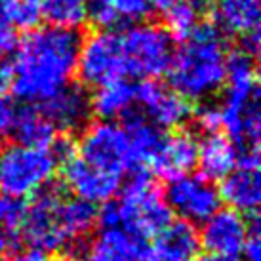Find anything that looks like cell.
Listing matches in <instances>:
<instances>
[{"label":"cell","mask_w":261,"mask_h":261,"mask_svg":"<svg viewBox=\"0 0 261 261\" xmlns=\"http://www.w3.org/2000/svg\"><path fill=\"white\" fill-rule=\"evenodd\" d=\"M80 35L76 31L37 27L15 48L12 90L17 99L38 107L48 97L71 84L76 74Z\"/></svg>","instance_id":"cell-1"},{"label":"cell","mask_w":261,"mask_h":261,"mask_svg":"<svg viewBox=\"0 0 261 261\" xmlns=\"http://www.w3.org/2000/svg\"><path fill=\"white\" fill-rule=\"evenodd\" d=\"M255 56L244 50L227 54L225 95L219 103L221 128L239 149V159L259 156V90Z\"/></svg>","instance_id":"cell-2"},{"label":"cell","mask_w":261,"mask_h":261,"mask_svg":"<svg viewBox=\"0 0 261 261\" xmlns=\"http://www.w3.org/2000/svg\"><path fill=\"white\" fill-rule=\"evenodd\" d=\"M227 44L216 23H198L195 33L174 51L168 69L172 90L187 101H204L225 82Z\"/></svg>","instance_id":"cell-3"},{"label":"cell","mask_w":261,"mask_h":261,"mask_svg":"<svg viewBox=\"0 0 261 261\" xmlns=\"http://www.w3.org/2000/svg\"><path fill=\"white\" fill-rule=\"evenodd\" d=\"M170 221L172 212L162 191L143 170L134 172L130 181L118 191V198L103 204L97 212V223L101 227H118L145 242Z\"/></svg>","instance_id":"cell-4"},{"label":"cell","mask_w":261,"mask_h":261,"mask_svg":"<svg viewBox=\"0 0 261 261\" xmlns=\"http://www.w3.org/2000/svg\"><path fill=\"white\" fill-rule=\"evenodd\" d=\"M21 239L27 240L29 248L48 252H65L82 246L67 218V195L59 187L48 185L37 195L31 196L27 206H23Z\"/></svg>","instance_id":"cell-5"},{"label":"cell","mask_w":261,"mask_h":261,"mask_svg":"<svg viewBox=\"0 0 261 261\" xmlns=\"http://www.w3.org/2000/svg\"><path fill=\"white\" fill-rule=\"evenodd\" d=\"M58 160L50 149L12 143L0 149V193L21 200L51 185Z\"/></svg>","instance_id":"cell-6"},{"label":"cell","mask_w":261,"mask_h":261,"mask_svg":"<svg viewBox=\"0 0 261 261\" xmlns=\"http://www.w3.org/2000/svg\"><path fill=\"white\" fill-rule=\"evenodd\" d=\"M126 74L154 80L168 73L174 59V38L156 23H136L120 35Z\"/></svg>","instance_id":"cell-7"},{"label":"cell","mask_w":261,"mask_h":261,"mask_svg":"<svg viewBox=\"0 0 261 261\" xmlns=\"http://www.w3.org/2000/svg\"><path fill=\"white\" fill-rule=\"evenodd\" d=\"M76 154L88 164L103 172L122 177L126 172H134L130 143L122 124L115 120H99L90 124L82 132Z\"/></svg>","instance_id":"cell-8"},{"label":"cell","mask_w":261,"mask_h":261,"mask_svg":"<svg viewBox=\"0 0 261 261\" xmlns=\"http://www.w3.org/2000/svg\"><path fill=\"white\" fill-rule=\"evenodd\" d=\"M76 74L86 86L92 88L122 80L126 63L120 35L115 31H95L80 40Z\"/></svg>","instance_id":"cell-9"},{"label":"cell","mask_w":261,"mask_h":261,"mask_svg":"<svg viewBox=\"0 0 261 261\" xmlns=\"http://www.w3.org/2000/svg\"><path fill=\"white\" fill-rule=\"evenodd\" d=\"M168 208L187 223H204L221 208L218 187L198 174H187L168 181L164 193Z\"/></svg>","instance_id":"cell-10"},{"label":"cell","mask_w":261,"mask_h":261,"mask_svg":"<svg viewBox=\"0 0 261 261\" xmlns=\"http://www.w3.org/2000/svg\"><path fill=\"white\" fill-rule=\"evenodd\" d=\"M136 105L139 113L159 130L179 128L191 116L187 99L156 80H143L136 86Z\"/></svg>","instance_id":"cell-11"},{"label":"cell","mask_w":261,"mask_h":261,"mask_svg":"<svg viewBox=\"0 0 261 261\" xmlns=\"http://www.w3.org/2000/svg\"><path fill=\"white\" fill-rule=\"evenodd\" d=\"M250 234V221L231 208H219L198 231L200 246L214 257H239Z\"/></svg>","instance_id":"cell-12"},{"label":"cell","mask_w":261,"mask_h":261,"mask_svg":"<svg viewBox=\"0 0 261 261\" xmlns=\"http://www.w3.org/2000/svg\"><path fill=\"white\" fill-rule=\"evenodd\" d=\"M120 179L122 177L88 164L79 154H74L63 164V183L67 191L74 198L94 206L115 200L120 191Z\"/></svg>","instance_id":"cell-13"},{"label":"cell","mask_w":261,"mask_h":261,"mask_svg":"<svg viewBox=\"0 0 261 261\" xmlns=\"http://www.w3.org/2000/svg\"><path fill=\"white\" fill-rule=\"evenodd\" d=\"M198 159V139L191 132H174L162 136L149 166L168 181L193 172Z\"/></svg>","instance_id":"cell-14"},{"label":"cell","mask_w":261,"mask_h":261,"mask_svg":"<svg viewBox=\"0 0 261 261\" xmlns=\"http://www.w3.org/2000/svg\"><path fill=\"white\" fill-rule=\"evenodd\" d=\"M200 250L198 229L187 221H170L147 244L145 261H195Z\"/></svg>","instance_id":"cell-15"},{"label":"cell","mask_w":261,"mask_h":261,"mask_svg":"<svg viewBox=\"0 0 261 261\" xmlns=\"http://www.w3.org/2000/svg\"><path fill=\"white\" fill-rule=\"evenodd\" d=\"M38 109L42 111V115L50 120L56 130L63 132H76L84 128L92 115L90 97L82 86L74 84L61 88L44 103H40Z\"/></svg>","instance_id":"cell-16"},{"label":"cell","mask_w":261,"mask_h":261,"mask_svg":"<svg viewBox=\"0 0 261 261\" xmlns=\"http://www.w3.org/2000/svg\"><path fill=\"white\" fill-rule=\"evenodd\" d=\"M147 242L118 227H101L84 250V261H145Z\"/></svg>","instance_id":"cell-17"},{"label":"cell","mask_w":261,"mask_h":261,"mask_svg":"<svg viewBox=\"0 0 261 261\" xmlns=\"http://www.w3.org/2000/svg\"><path fill=\"white\" fill-rule=\"evenodd\" d=\"M219 198L227 202L231 210L239 214L255 216L261 202V177L259 166L239 164L229 175L221 179Z\"/></svg>","instance_id":"cell-18"},{"label":"cell","mask_w":261,"mask_h":261,"mask_svg":"<svg viewBox=\"0 0 261 261\" xmlns=\"http://www.w3.org/2000/svg\"><path fill=\"white\" fill-rule=\"evenodd\" d=\"M239 164V149L231 139L223 134H206L202 141H198V159L196 166L200 168V175L218 181L229 175Z\"/></svg>","instance_id":"cell-19"},{"label":"cell","mask_w":261,"mask_h":261,"mask_svg":"<svg viewBox=\"0 0 261 261\" xmlns=\"http://www.w3.org/2000/svg\"><path fill=\"white\" fill-rule=\"evenodd\" d=\"M259 17L261 0H219L216 6V25L240 40L259 35Z\"/></svg>","instance_id":"cell-20"},{"label":"cell","mask_w":261,"mask_h":261,"mask_svg":"<svg viewBox=\"0 0 261 261\" xmlns=\"http://www.w3.org/2000/svg\"><path fill=\"white\" fill-rule=\"evenodd\" d=\"M90 107L103 120L124 118L136 107V86L122 79L95 88L90 97Z\"/></svg>","instance_id":"cell-21"},{"label":"cell","mask_w":261,"mask_h":261,"mask_svg":"<svg viewBox=\"0 0 261 261\" xmlns=\"http://www.w3.org/2000/svg\"><path fill=\"white\" fill-rule=\"evenodd\" d=\"M12 136L17 139L19 145L35 147V149H50L58 138V130L42 115L38 107L27 105L15 111Z\"/></svg>","instance_id":"cell-22"},{"label":"cell","mask_w":261,"mask_h":261,"mask_svg":"<svg viewBox=\"0 0 261 261\" xmlns=\"http://www.w3.org/2000/svg\"><path fill=\"white\" fill-rule=\"evenodd\" d=\"M124 130L130 143L132 160H134V172L141 170V166L149 164L152 154L162 139V132L152 126L139 111H132L130 115L124 116Z\"/></svg>","instance_id":"cell-23"},{"label":"cell","mask_w":261,"mask_h":261,"mask_svg":"<svg viewBox=\"0 0 261 261\" xmlns=\"http://www.w3.org/2000/svg\"><path fill=\"white\" fill-rule=\"evenodd\" d=\"M90 0H40L42 17L48 27L76 31L88 23Z\"/></svg>","instance_id":"cell-24"},{"label":"cell","mask_w":261,"mask_h":261,"mask_svg":"<svg viewBox=\"0 0 261 261\" xmlns=\"http://www.w3.org/2000/svg\"><path fill=\"white\" fill-rule=\"evenodd\" d=\"M154 10L162 14L172 38L187 40L198 27V10L183 0H154Z\"/></svg>","instance_id":"cell-25"},{"label":"cell","mask_w":261,"mask_h":261,"mask_svg":"<svg viewBox=\"0 0 261 261\" xmlns=\"http://www.w3.org/2000/svg\"><path fill=\"white\" fill-rule=\"evenodd\" d=\"M0 17L12 27L19 31H33L42 19L40 0H4Z\"/></svg>","instance_id":"cell-26"},{"label":"cell","mask_w":261,"mask_h":261,"mask_svg":"<svg viewBox=\"0 0 261 261\" xmlns=\"http://www.w3.org/2000/svg\"><path fill=\"white\" fill-rule=\"evenodd\" d=\"M120 23H143L154 12V0H109Z\"/></svg>","instance_id":"cell-27"},{"label":"cell","mask_w":261,"mask_h":261,"mask_svg":"<svg viewBox=\"0 0 261 261\" xmlns=\"http://www.w3.org/2000/svg\"><path fill=\"white\" fill-rule=\"evenodd\" d=\"M88 21H92L99 31H113L120 23L109 0H90Z\"/></svg>","instance_id":"cell-28"},{"label":"cell","mask_w":261,"mask_h":261,"mask_svg":"<svg viewBox=\"0 0 261 261\" xmlns=\"http://www.w3.org/2000/svg\"><path fill=\"white\" fill-rule=\"evenodd\" d=\"M21 246V231L17 225L0 223V259H6Z\"/></svg>","instance_id":"cell-29"},{"label":"cell","mask_w":261,"mask_h":261,"mask_svg":"<svg viewBox=\"0 0 261 261\" xmlns=\"http://www.w3.org/2000/svg\"><path fill=\"white\" fill-rule=\"evenodd\" d=\"M196 124L204 134H218L221 130V113L218 105H202L196 113Z\"/></svg>","instance_id":"cell-30"},{"label":"cell","mask_w":261,"mask_h":261,"mask_svg":"<svg viewBox=\"0 0 261 261\" xmlns=\"http://www.w3.org/2000/svg\"><path fill=\"white\" fill-rule=\"evenodd\" d=\"M21 214L23 206L17 200L6 196L4 193H0V223H12L17 225L21 223Z\"/></svg>","instance_id":"cell-31"},{"label":"cell","mask_w":261,"mask_h":261,"mask_svg":"<svg viewBox=\"0 0 261 261\" xmlns=\"http://www.w3.org/2000/svg\"><path fill=\"white\" fill-rule=\"evenodd\" d=\"M242 254L246 257V261H261V239H259V223H257V216H252L250 221V234Z\"/></svg>","instance_id":"cell-32"},{"label":"cell","mask_w":261,"mask_h":261,"mask_svg":"<svg viewBox=\"0 0 261 261\" xmlns=\"http://www.w3.org/2000/svg\"><path fill=\"white\" fill-rule=\"evenodd\" d=\"M15 111H17V107L14 103L8 101L6 97H0V145L6 141L8 136H12Z\"/></svg>","instance_id":"cell-33"},{"label":"cell","mask_w":261,"mask_h":261,"mask_svg":"<svg viewBox=\"0 0 261 261\" xmlns=\"http://www.w3.org/2000/svg\"><path fill=\"white\" fill-rule=\"evenodd\" d=\"M17 46V37L15 31L0 17V61L6 58L8 54H12Z\"/></svg>","instance_id":"cell-34"},{"label":"cell","mask_w":261,"mask_h":261,"mask_svg":"<svg viewBox=\"0 0 261 261\" xmlns=\"http://www.w3.org/2000/svg\"><path fill=\"white\" fill-rule=\"evenodd\" d=\"M12 261H48V255L40 252V250L27 248V250H17L12 255Z\"/></svg>","instance_id":"cell-35"},{"label":"cell","mask_w":261,"mask_h":261,"mask_svg":"<svg viewBox=\"0 0 261 261\" xmlns=\"http://www.w3.org/2000/svg\"><path fill=\"white\" fill-rule=\"evenodd\" d=\"M12 86V69L6 61H0V97H4Z\"/></svg>","instance_id":"cell-36"},{"label":"cell","mask_w":261,"mask_h":261,"mask_svg":"<svg viewBox=\"0 0 261 261\" xmlns=\"http://www.w3.org/2000/svg\"><path fill=\"white\" fill-rule=\"evenodd\" d=\"M183 2H187V4H191L193 8L200 10V8L208 6V2H210V0H183Z\"/></svg>","instance_id":"cell-37"},{"label":"cell","mask_w":261,"mask_h":261,"mask_svg":"<svg viewBox=\"0 0 261 261\" xmlns=\"http://www.w3.org/2000/svg\"><path fill=\"white\" fill-rule=\"evenodd\" d=\"M206 261H239L237 257H214V255H210Z\"/></svg>","instance_id":"cell-38"},{"label":"cell","mask_w":261,"mask_h":261,"mask_svg":"<svg viewBox=\"0 0 261 261\" xmlns=\"http://www.w3.org/2000/svg\"><path fill=\"white\" fill-rule=\"evenodd\" d=\"M56 261H79V259H74L71 255H63V257H59V259H56Z\"/></svg>","instance_id":"cell-39"},{"label":"cell","mask_w":261,"mask_h":261,"mask_svg":"<svg viewBox=\"0 0 261 261\" xmlns=\"http://www.w3.org/2000/svg\"><path fill=\"white\" fill-rule=\"evenodd\" d=\"M2 4H4V0H0V10H2Z\"/></svg>","instance_id":"cell-40"}]
</instances>
